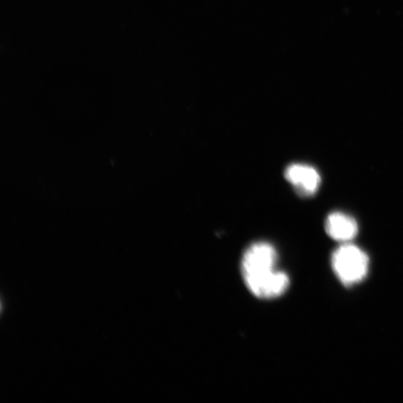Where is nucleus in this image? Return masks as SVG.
I'll return each instance as SVG.
<instances>
[{"mask_svg": "<svg viewBox=\"0 0 403 403\" xmlns=\"http://www.w3.org/2000/svg\"><path fill=\"white\" fill-rule=\"evenodd\" d=\"M277 262L278 253L270 243H254L245 250L242 273L246 286L254 296L270 300L289 289V277L279 270Z\"/></svg>", "mask_w": 403, "mask_h": 403, "instance_id": "f257e3e1", "label": "nucleus"}, {"mask_svg": "<svg viewBox=\"0 0 403 403\" xmlns=\"http://www.w3.org/2000/svg\"><path fill=\"white\" fill-rule=\"evenodd\" d=\"M285 176L296 193L303 197L315 195L321 184L320 173L308 164H291L286 170Z\"/></svg>", "mask_w": 403, "mask_h": 403, "instance_id": "7ed1b4c3", "label": "nucleus"}, {"mask_svg": "<svg viewBox=\"0 0 403 403\" xmlns=\"http://www.w3.org/2000/svg\"><path fill=\"white\" fill-rule=\"evenodd\" d=\"M325 229L328 236L341 244L351 242L358 232L357 221L352 216L340 212L328 215Z\"/></svg>", "mask_w": 403, "mask_h": 403, "instance_id": "20e7f679", "label": "nucleus"}, {"mask_svg": "<svg viewBox=\"0 0 403 403\" xmlns=\"http://www.w3.org/2000/svg\"><path fill=\"white\" fill-rule=\"evenodd\" d=\"M331 263L335 274L346 286L361 282L369 272L370 259L367 253L350 242L341 244L335 250Z\"/></svg>", "mask_w": 403, "mask_h": 403, "instance_id": "f03ea898", "label": "nucleus"}]
</instances>
